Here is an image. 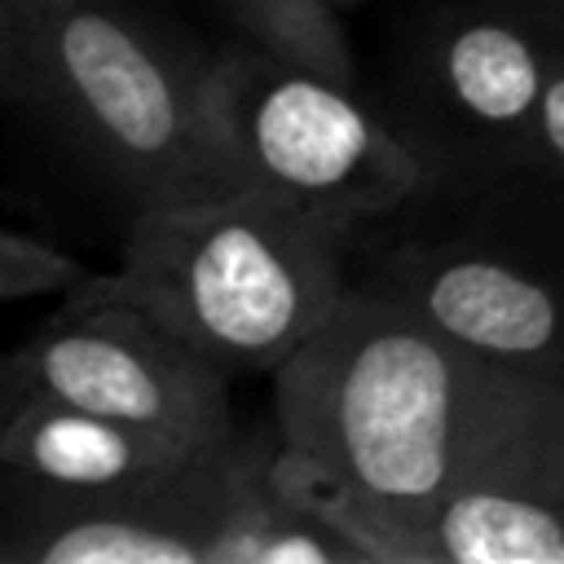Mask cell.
Masks as SVG:
<instances>
[{"instance_id":"cell-1","label":"cell","mask_w":564,"mask_h":564,"mask_svg":"<svg viewBox=\"0 0 564 564\" xmlns=\"http://www.w3.org/2000/svg\"><path fill=\"white\" fill-rule=\"evenodd\" d=\"M273 379L304 494L366 555L383 524L458 489L564 485V388L370 291L348 286Z\"/></svg>"},{"instance_id":"cell-2","label":"cell","mask_w":564,"mask_h":564,"mask_svg":"<svg viewBox=\"0 0 564 564\" xmlns=\"http://www.w3.org/2000/svg\"><path fill=\"white\" fill-rule=\"evenodd\" d=\"M0 84L132 216L234 194L212 57L128 0H62L0 22Z\"/></svg>"},{"instance_id":"cell-3","label":"cell","mask_w":564,"mask_h":564,"mask_svg":"<svg viewBox=\"0 0 564 564\" xmlns=\"http://www.w3.org/2000/svg\"><path fill=\"white\" fill-rule=\"evenodd\" d=\"M348 286L564 388V189L538 176H432L352 229Z\"/></svg>"},{"instance_id":"cell-4","label":"cell","mask_w":564,"mask_h":564,"mask_svg":"<svg viewBox=\"0 0 564 564\" xmlns=\"http://www.w3.org/2000/svg\"><path fill=\"white\" fill-rule=\"evenodd\" d=\"M348 229L256 189L137 212L123 260L97 278L225 375L278 370L348 291Z\"/></svg>"},{"instance_id":"cell-5","label":"cell","mask_w":564,"mask_h":564,"mask_svg":"<svg viewBox=\"0 0 564 564\" xmlns=\"http://www.w3.org/2000/svg\"><path fill=\"white\" fill-rule=\"evenodd\" d=\"M212 123L234 189L269 194L348 234L436 176L401 115L375 106L357 79L247 40L212 57Z\"/></svg>"},{"instance_id":"cell-6","label":"cell","mask_w":564,"mask_h":564,"mask_svg":"<svg viewBox=\"0 0 564 564\" xmlns=\"http://www.w3.org/2000/svg\"><path fill=\"white\" fill-rule=\"evenodd\" d=\"M0 397H44L198 445L238 427L229 375L154 313L110 295L97 278L70 291L57 313L9 352Z\"/></svg>"},{"instance_id":"cell-7","label":"cell","mask_w":564,"mask_h":564,"mask_svg":"<svg viewBox=\"0 0 564 564\" xmlns=\"http://www.w3.org/2000/svg\"><path fill=\"white\" fill-rule=\"evenodd\" d=\"M560 53V22L533 0L445 4L410 40L397 110L436 176H511Z\"/></svg>"},{"instance_id":"cell-8","label":"cell","mask_w":564,"mask_h":564,"mask_svg":"<svg viewBox=\"0 0 564 564\" xmlns=\"http://www.w3.org/2000/svg\"><path fill=\"white\" fill-rule=\"evenodd\" d=\"M256 432H225L189 467L115 494L4 480L0 564H212Z\"/></svg>"},{"instance_id":"cell-9","label":"cell","mask_w":564,"mask_h":564,"mask_svg":"<svg viewBox=\"0 0 564 564\" xmlns=\"http://www.w3.org/2000/svg\"><path fill=\"white\" fill-rule=\"evenodd\" d=\"M207 445L44 397H0L4 480L57 489V494L137 489L189 467Z\"/></svg>"},{"instance_id":"cell-10","label":"cell","mask_w":564,"mask_h":564,"mask_svg":"<svg viewBox=\"0 0 564 564\" xmlns=\"http://www.w3.org/2000/svg\"><path fill=\"white\" fill-rule=\"evenodd\" d=\"M375 564H564V485L458 489L370 538Z\"/></svg>"},{"instance_id":"cell-11","label":"cell","mask_w":564,"mask_h":564,"mask_svg":"<svg viewBox=\"0 0 564 564\" xmlns=\"http://www.w3.org/2000/svg\"><path fill=\"white\" fill-rule=\"evenodd\" d=\"M247 44L273 57L326 70L335 79H357V57L339 26V9L326 0H216Z\"/></svg>"},{"instance_id":"cell-12","label":"cell","mask_w":564,"mask_h":564,"mask_svg":"<svg viewBox=\"0 0 564 564\" xmlns=\"http://www.w3.org/2000/svg\"><path fill=\"white\" fill-rule=\"evenodd\" d=\"M88 278L93 273L84 269V260L62 251L53 238L22 229V225H4L0 234V300L4 304L35 300V295H70Z\"/></svg>"},{"instance_id":"cell-13","label":"cell","mask_w":564,"mask_h":564,"mask_svg":"<svg viewBox=\"0 0 564 564\" xmlns=\"http://www.w3.org/2000/svg\"><path fill=\"white\" fill-rule=\"evenodd\" d=\"M555 22H560V53H555V70L546 79L538 119L529 128L524 154H520V172L564 189V18H555Z\"/></svg>"},{"instance_id":"cell-14","label":"cell","mask_w":564,"mask_h":564,"mask_svg":"<svg viewBox=\"0 0 564 564\" xmlns=\"http://www.w3.org/2000/svg\"><path fill=\"white\" fill-rule=\"evenodd\" d=\"M62 0H0V22H18V18H31V13H44Z\"/></svg>"},{"instance_id":"cell-15","label":"cell","mask_w":564,"mask_h":564,"mask_svg":"<svg viewBox=\"0 0 564 564\" xmlns=\"http://www.w3.org/2000/svg\"><path fill=\"white\" fill-rule=\"evenodd\" d=\"M533 4H542V9L555 13V18H564V0H533Z\"/></svg>"},{"instance_id":"cell-16","label":"cell","mask_w":564,"mask_h":564,"mask_svg":"<svg viewBox=\"0 0 564 564\" xmlns=\"http://www.w3.org/2000/svg\"><path fill=\"white\" fill-rule=\"evenodd\" d=\"M326 4H335V9H361L366 0H326Z\"/></svg>"}]
</instances>
